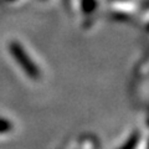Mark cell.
Instances as JSON below:
<instances>
[{
    "instance_id": "obj_1",
    "label": "cell",
    "mask_w": 149,
    "mask_h": 149,
    "mask_svg": "<svg viewBox=\"0 0 149 149\" xmlns=\"http://www.w3.org/2000/svg\"><path fill=\"white\" fill-rule=\"evenodd\" d=\"M139 138H141V134H139L138 132H134L132 136L128 138V141L120 147V149H136L137 146H138Z\"/></svg>"
},
{
    "instance_id": "obj_2",
    "label": "cell",
    "mask_w": 149,
    "mask_h": 149,
    "mask_svg": "<svg viewBox=\"0 0 149 149\" xmlns=\"http://www.w3.org/2000/svg\"><path fill=\"white\" fill-rule=\"evenodd\" d=\"M13 129V123L10 120H8L6 118H3L0 117V134H4V133H8Z\"/></svg>"
}]
</instances>
